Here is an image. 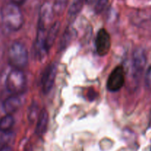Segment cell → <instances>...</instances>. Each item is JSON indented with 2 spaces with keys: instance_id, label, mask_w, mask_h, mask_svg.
<instances>
[{
  "instance_id": "cell-18",
  "label": "cell",
  "mask_w": 151,
  "mask_h": 151,
  "mask_svg": "<svg viewBox=\"0 0 151 151\" xmlns=\"http://www.w3.org/2000/svg\"><path fill=\"white\" fill-rule=\"evenodd\" d=\"M145 83L147 88L151 90V66L147 69L145 75Z\"/></svg>"
},
{
  "instance_id": "cell-2",
  "label": "cell",
  "mask_w": 151,
  "mask_h": 151,
  "mask_svg": "<svg viewBox=\"0 0 151 151\" xmlns=\"http://www.w3.org/2000/svg\"><path fill=\"white\" fill-rule=\"evenodd\" d=\"M29 55L26 47L20 42H14L8 50V61L14 69H22L26 67Z\"/></svg>"
},
{
  "instance_id": "cell-4",
  "label": "cell",
  "mask_w": 151,
  "mask_h": 151,
  "mask_svg": "<svg viewBox=\"0 0 151 151\" xmlns=\"http://www.w3.org/2000/svg\"><path fill=\"white\" fill-rule=\"evenodd\" d=\"M125 75L124 68L118 66L114 69L108 78L106 88L111 92H116L120 90L125 84Z\"/></svg>"
},
{
  "instance_id": "cell-19",
  "label": "cell",
  "mask_w": 151,
  "mask_h": 151,
  "mask_svg": "<svg viewBox=\"0 0 151 151\" xmlns=\"http://www.w3.org/2000/svg\"><path fill=\"white\" fill-rule=\"evenodd\" d=\"M97 95V94L93 89H89L88 91V92H87V96H88V100H95Z\"/></svg>"
},
{
  "instance_id": "cell-13",
  "label": "cell",
  "mask_w": 151,
  "mask_h": 151,
  "mask_svg": "<svg viewBox=\"0 0 151 151\" xmlns=\"http://www.w3.org/2000/svg\"><path fill=\"white\" fill-rule=\"evenodd\" d=\"M14 118L11 114H6L0 119V131L1 132H8L14 125Z\"/></svg>"
},
{
  "instance_id": "cell-20",
  "label": "cell",
  "mask_w": 151,
  "mask_h": 151,
  "mask_svg": "<svg viewBox=\"0 0 151 151\" xmlns=\"http://www.w3.org/2000/svg\"><path fill=\"white\" fill-rule=\"evenodd\" d=\"M0 151H13V149H12V147L10 146L4 145L0 148Z\"/></svg>"
},
{
  "instance_id": "cell-22",
  "label": "cell",
  "mask_w": 151,
  "mask_h": 151,
  "mask_svg": "<svg viewBox=\"0 0 151 151\" xmlns=\"http://www.w3.org/2000/svg\"><path fill=\"white\" fill-rule=\"evenodd\" d=\"M97 1H98V0H87V1H88L89 4H93V3L94 2H97Z\"/></svg>"
},
{
  "instance_id": "cell-5",
  "label": "cell",
  "mask_w": 151,
  "mask_h": 151,
  "mask_svg": "<svg viewBox=\"0 0 151 151\" xmlns=\"http://www.w3.org/2000/svg\"><path fill=\"white\" fill-rule=\"evenodd\" d=\"M111 47V41L109 32L104 28L98 31L95 39V47L97 53L101 57L109 54Z\"/></svg>"
},
{
  "instance_id": "cell-9",
  "label": "cell",
  "mask_w": 151,
  "mask_h": 151,
  "mask_svg": "<svg viewBox=\"0 0 151 151\" xmlns=\"http://www.w3.org/2000/svg\"><path fill=\"white\" fill-rule=\"evenodd\" d=\"M45 30L38 29L35 46H34L35 57L39 60H42L43 59L45 58V56L48 52V50L45 45Z\"/></svg>"
},
{
  "instance_id": "cell-17",
  "label": "cell",
  "mask_w": 151,
  "mask_h": 151,
  "mask_svg": "<svg viewBox=\"0 0 151 151\" xmlns=\"http://www.w3.org/2000/svg\"><path fill=\"white\" fill-rule=\"evenodd\" d=\"M66 1H67V0H55V7L56 11H61L62 9L66 4Z\"/></svg>"
},
{
  "instance_id": "cell-8",
  "label": "cell",
  "mask_w": 151,
  "mask_h": 151,
  "mask_svg": "<svg viewBox=\"0 0 151 151\" xmlns=\"http://www.w3.org/2000/svg\"><path fill=\"white\" fill-rule=\"evenodd\" d=\"M53 8L50 3L45 2L41 7L40 10L38 29L47 30L52 20Z\"/></svg>"
},
{
  "instance_id": "cell-12",
  "label": "cell",
  "mask_w": 151,
  "mask_h": 151,
  "mask_svg": "<svg viewBox=\"0 0 151 151\" xmlns=\"http://www.w3.org/2000/svg\"><path fill=\"white\" fill-rule=\"evenodd\" d=\"M60 22H55L53 24L51 25V27L47 30L45 36V45L48 51L51 48L52 46L53 45L56 38H57L58 34L59 32V29H60Z\"/></svg>"
},
{
  "instance_id": "cell-6",
  "label": "cell",
  "mask_w": 151,
  "mask_h": 151,
  "mask_svg": "<svg viewBox=\"0 0 151 151\" xmlns=\"http://www.w3.org/2000/svg\"><path fill=\"white\" fill-rule=\"evenodd\" d=\"M57 72L58 65L55 63H51L46 67L41 78V86L44 94H48L51 91L55 83Z\"/></svg>"
},
{
  "instance_id": "cell-11",
  "label": "cell",
  "mask_w": 151,
  "mask_h": 151,
  "mask_svg": "<svg viewBox=\"0 0 151 151\" xmlns=\"http://www.w3.org/2000/svg\"><path fill=\"white\" fill-rule=\"evenodd\" d=\"M49 122V114L47 111L45 109H43L40 111L38 116L36 127H35V134L38 137H42L46 133L48 126Z\"/></svg>"
},
{
  "instance_id": "cell-23",
  "label": "cell",
  "mask_w": 151,
  "mask_h": 151,
  "mask_svg": "<svg viewBox=\"0 0 151 151\" xmlns=\"http://www.w3.org/2000/svg\"><path fill=\"white\" fill-rule=\"evenodd\" d=\"M25 151H32V147H31L30 146H29V147H27L26 148V150H25Z\"/></svg>"
},
{
  "instance_id": "cell-21",
  "label": "cell",
  "mask_w": 151,
  "mask_h": 151,
  "mask_svg": "<svg viewBox=\"0 0 151 151\" xmlns=\"http://www.w3.org/2000/svg\"><path fill=\"white\" fill-rule=\"evenodd\" d=\"M25 1V0H12V2H13L14 4H18V5H20L22 4Z\"/></svg>"
},
{
  "instance_id": "cell-16",
  "label": "cell",
  "mask_w": 151,
  "mask_h": 151,
  "mask_svg": "<svg viewBox=\"0 0 151 151\" xmlns=\"http://www.w3.org/2000/svg\"><path fill=\"white\" fill-rule=\"evenodd\" d=\"M108 2H109V0H98V1L96 2V6H95V12L97 13H100L104 10V8L106 7V6L107 5Z\"/></svg>"
},
{
  "instance_id": "cell-7",
  "label": "cell",
  "mask_w": 151,
  "mask_h": 151,
  "mask_svg": "<svg viewBox=\"0 0 151 151\" xmlns=\"http://www.w3.org/2000/svg\"><path fill=\"white\" fill-rule=\"evenodd\" d=\"M147 63V56L145 50L142 48L136 49L132 58L133 73L135 77H139L142 73Z\"/></svg>"
},
{
  "instance_id": "cell-15",
  "label": "cell",
  "mask_w": 151,
  "mask_h": 151,
  "mask_svg": "<svg viewBox=\"0 0 151 151\" xmlns=\"http://www.w3.org/2000/svg\"><path fill=\"white\" fill-rule=\"evenodd\" d=\"M38 108L36 104H32L29 110V114H28V118L31 122L35 120L37 117L38 112Z\"/></svg>"
},
{
  "instance_id": "cell-3",
  "label": "cell",
  "mask_w": 151,
  "mask_h": 151,
  "mask_svg": "<svg viewBox=\"0 0 151 151\" xmlns=\"http://www.w3.org/2000/svg\"><path fill=\"white\" fill-rule=\"evenodd\" d=\"M7 89L13 94H20L26 86V78L22 69H12L7 75L5 81Z\"/></svg>"
},
{
  "instance_id": "cell-10",
  "label": "cell",
  "mask_w": 151,
  "mask_h": 151,
  "mask_svg": "<svg viewBox=\"0 0 151 151\" xmlns=\"http://www.w3.org/2000/svg\"><path fill=\"white\" fill-rule=\"evenodd\" d=\"M22 104V99L19 94H13L4 100L3 109L7 114H12L16 112Z\"/></svg>"
},
{
  "instance_id": "cell-1",
  "label": "cell",
  "mask_w": 151,
  "mask_h": 151,
  "mask_svg": "<svg viewBox=\"0 0 151 151\" xmlns=\"http://www.w3.org/2000/svg\"><path fill=\"white\" fill-rule=\"evenodd\" d=\"M1 17L2 23L10 30L18 31L23 26V15L19 5L13 2L4 4L1 7Z\"/></svg>"
},
{
  "instance_id": "cell-14",
  "label": "cell",
  "mask_w": 151,
  "mask_h": 151,
  "mask_svg": "<svg viewBox=\"0 0 151 151\" xmlns=\"http://www.w3.org/2000/svg\"><path fill=\"white\" fill-rule=\"evenodd\" d=\"M84 0H72L69 10V15L70 17H75L78 14L83 7Z\"/></svg>"
}]
</instances>
